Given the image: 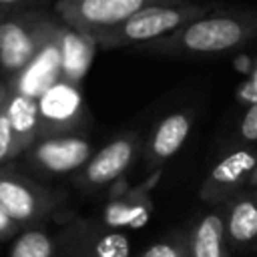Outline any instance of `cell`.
Segmentation results:
<instances>
[{
  "label": "cell",
  "mask_w": 257,
  "mask_h": 257,
  "mask_svg": "<svg viewBox=\"0 0 257 257\" xmlns=\"http://www.w3.org/2000/svg\"><path fill=\"white\" fill-rule=\"evenodd\" d=\"M2 16H4V14H0V18H2Z\"/></svg>",
  "instance_id": "484cf974"
},
{
  "label": "cell",
  "mask_w": 257,
  "mask_h": 257,
  "mask_svg": "<svg viewBox=\"0 0 257 257\" xmlns=\"http://www.w3.org/2000/svg\"><path fill=\"white\" fill-rule=\"evenodd\" d=\"M58 46H60V80L80 86L86 76L94 50L98 48L92 34L74 30L64 22L58 28Z\"/></svg>",
  "instance_id": "7c38bea8"
},
{
  "label": "cell",
  "mask_w": 257,
  "mask_h": 257,
  "mask_svg": "<svg viewBox=\"0 0 257 257\" xmlns=\"http://www.w3.org/2000/svg\"><path fill=\"white\" fill-rule=\"evenodd\" d=\"M62 24V20H60ZM60 28V26H58ZM58 28L50 40L40 48V52L22 68L16 76L8 78V88L14 94H24L30 98H40L54 82L60 80V46H58Z\"/></svg>",
  "instance_id": "30bf717a"
},
{
  "label": "cell",
  "mask_w": 257,
  "mask_h": 257,
  "mask_svg": "<svg viewBox=\"0 0 257 257\" xmlns=\"http://www.w3.org/2000/svg\"><path fill=\"white\" fill-rule=\"evenodd\" d=\"M40 2V0H0V14H10V12H18L24 10L26 6Z\"/></svg>",
  "instance_id": "44dd1931"
},
{
  "label": "cell",
  "mask_w": 257,
  "mask_h": 257,
  "mask_svg": "<svg viewBox=\"0 0 257 257\" xmlns=\"http://www.w3.org/2000/svg\"><path fill=\"white\" fill-rule=\"evenodd\" d=\"M58 197L36 181L2 167L0 169V209L20 227L34 225L54 211Z\"/></svg>",
  "instance_id": "8992f818"
},
{
  "label": "cell",
  "mask_w": 257,
  "mask_h": 257,
  "mask_svg": "<svg viewBox=\"0 0 257 257\" xmlns=\"http://www.w3.org/2000/svg\"><path fill=\"white\" fill-rule=\"evenodd\" d=\"M189 133H191V114L189 112L177 110V112L163 116L151 131L147 143L143 145L145 165L149 169H159L161 165L171 161L185 145Z\"/></svg>",
  "instance_id": "8fae6325"
},
{
  "label": "cell",
  "mask_w": 257,
  "mask_h": 257,
  "mask_svg": "<svg viewBox=\"0 0 257 257\" xmlns=\"http://www.w3.org/2000/svg\"><path fill=\"white\" fill-rule=\"evenodd\" d=\"M257 165V149L241 147L227 153L205 177L199 187V197L211 207L227 203L231 197L249 185L253 169Z\"/></svg>",
  "instance_id": "9c48e42d"
},
{
  "label": "cell",
  "mask_w": 257,
  "mask_h": 257,
  "mask_svg": "<svg viewBox=\"0 0 257 257\" xmlns=\"http://www.w3.org/2000/svg\"><path fill=\"white\" fill-rule=\"evenodd\" d=\"M10 257H54V239L42 229L28 227L14 239Z\"/></svg>",
  "instance_id": "2e32d148"
},
{
  "label": "cell",
  "mask_w": 257,
  "mask_h": 257,
  "mask_svg": "<svg viewBox=\"0 0 257 257\" xmlns=\"http://www.w3.org/2000/svg\"><path fill=\"white\" fill-rule=\"evenodd\" d=\"M18 157L16 145H14V135H12V124L8 118L6 104L0 110V169L6 167L8 161H14Z\"/></svg>",
  "instance_id": "ac0fdd59"
},
{
  "label": "cell",
  "mask_w": 257,
  "mask_h": 257,
  "mask_svg": "<svg viewBox=\"0 0 257 257\" xmlns=\"http://www.w3.org/2000/svg\"><path fill=\"white\" fill-rule=\"evenodd\" d=\"M239 137L245 143H257V102L249 104L239 122Z\"/></svg>",
  "instance_id": "d6986e66"
},
{
  "label": "cell",
  "mask_w": 257,
  "mask_h": 257,
  "mask_svg": "<svg viewBox=\"0 0 257 257\" xmlns=\"http://www.w3.org/2000/svg\"><path fill=\"white\" fill-rule=\"evenodd\" d=\"M141 257H191L189 255V239L173 235L149 245Z\"/></svg>",
  "instance_id": "e0dca14e"
},
{
  "label": "cell",
  "mask_w": 257,
  "mask_h": 257,
  "mask_svg": "<svg viewBox=\"0 0 257 257\" xmlns=\"http://www.w3.org/2000/svg\"><path fill=\"white\" fill-rule=\"evenodd\" d=\"M86 122V104L80 86L58 80L38 98L36 141L76 135Z\"/></svg>",
  "instance_id": "5b68a950"
},
{
  "label": "cell",
  "mask_w": 257,
  "mask_h": 257,
  "mask_svg": "<svg viewBox=\"0 0 257 257\" xmlns=\"http://www.w3.org/2000/svg\"><path fill=\"white\" fill-rule=\"evenodd\" d=\"M143 145L145 143L137 133H124L112 139L108 145L96 151L90 161L76 173V187L84 193H92L112 185L137 161Z\"/></svg>",
  "instance_id": "52a82bcc"
},
{
  "label": "cell",
  "mask_w": 257,
  "mask_h": 257,
  "mask_svg": "<svg viewBox=\"0 0 257 257\" xmlns=\"http://www.w3.org/2000/svg\"><path fill=\"white\" fill-rule=\"evenodd\" d=\"M92 143L84 135H60L36 141L26 151L28 165L44 175L78 173L92 157Z\"/></svg>",
  "instance_id": "ba28073f"
},
{
  "label": "cell",
  "mask_w": 257,
  "mask_h": 257,
  "mask_svg": "<svg viewBox=\"0 0 257 257\" xmlns=\"http://www.w3.org/2000/svg\"><path fill=\"white\" fill-rule=\"evenodd\" d=\"M211 10H213L211 4L197 0H175V2L153 4L133 14L131 18L122 20L120 24L94 34V40L98 48H106V50L141 46L179 30L181 26L209 14Z\"/></svg>",
  "instance_id": "7a4b0ae2"
},
{
  "label": "cell",
  "mask_w": 257,
  "mask_h": 257,
  "mask_svg": "<svg viewBox=\"0 0 257 257\" xmlns=\"http://www.w3.org/2000/svg\"><path fill=\"white\" fill-rule=\"evenodd\" d=\"M189 255L191 257H229L231 247L225 233V215L223 205L213 207L205 213L191 229Z\"/></svg>",
  "instance_id": "5bb4252c"
},
{
  "label": "cell",
  "mask_w": 257,
  "mask_h": 257,
  "mask_svg": "<svg viewBox=\"0 0 257 257\" xmlns=\"http://www.w3.org/2000/svg\"><path fill=\"white\" fill-rule=\"evenodd\" d=\"M223 215L231 251H247L257 245V203L251 191H241L223 203Z\"/></svg>",
  "instance_id": "4fadbf2b"
},
{
  "label": "cell",
  "mask_w": 257,
  "mask_h": 257,
  "mask_svg": "<svg viewBox=\"0 0 257 257\" xmlns=\"http://www.w3.org/2000/svg\"><path fill=\"white\" fill-rule=\"evenodd\" d=\"M6 110H8L10 124H12L16 153L20 157L22 153H26L36 143L38 100L30 98V96H24V94L10 92V96L6 100Z\"/></svg>",
  "instance_id": "9a60e30c"
},
{
  "label": "cell",
  "mask_w": 257,
  "mask_h": 257,
  "mask_svg": "<svg viewBox=\"0 0 257 257\" xmlns=\"http://www.w3.org/2000/svg\"><path fill=\"white\" fill-rule=\"evenodd\" d=\"M18 231H20V225H18L14 219H10V217L0 209V241H6V239H10V237H14Z\"/></svg>",
  "instance_id": "ffe728a7"
},
{
  "label": "cell",
  "mask_w": 257,
  "mask_h": 257,
  "mask_svg": "<svg viewBox=\"0 0 257 257\" xmlns=\"http://www.w3.org/2000/svg\"><path fill=\"white\" fill-rule=\"evenodd\" d=\"M257 38L255 10H225L205 14L191 20L179 30L135 46L139 52L185 58V56H215L247 46Z\"/></svg>",
  "instance_id": "6da1fadb"
},
{
  "label": "cell",
  "mask_w": 257,
  "mask_h": 257,
  "mask_svg": "<svg viewBox=\"0 0 257 257\" xmlns=\"http://www.w3.org/2000/svg\"><path fill=\"white\" fill-rule=\"evenodd\" d=\"M241 100H245V102H249V104L257 102V68H255L253 78H251V80L245 84V88L241 90Z\"/></svg>",
  "instance_id": "7402d4cb"
},
{
  "label": "cell",
  "mask_w": 257,
  "mask_h": 257,
  "mask_svg": "<svg viewBox=\"0 0 257 257\" xmlns=\"http://www.w3.org/2000/svg\"><path fill=\"white\" fill-rule=\"evenodd\" d=\"M249 187H251V189H257V165H255L253 175H251V179H249Z\"/></svg>",
  "instance_id": "cb8c5ba5"
},
{
  "label": "cell",
  "mask_w": 257,
  "mask_h": 257,
  "mask_svg": "<svg viewBox=\"0 0 257 257\" xmlns=\"http://www.w3.org/2000/svg\"><path fill=\"white\" fill-rule=\"evenodd\" d=\"M8 96H10V88H8V82H6V80H0V110L4 108V104H6Z\"/></svg>",
  "instance_id": "603a6c76"
},
{
  "label": "cell",
  "mask_w": 257,
  "mask_h": 257,
  "mask_svg": "<svg viewBox=\"0 0 257 257\" xmlns=\"http://www.w3.org/2000/svg\"><path fill=\"white\" fill-rule=\"evenodd\" d=\"M60 26V18L38 10H18L0 18V72L4 80L16 76Z\"/></svg>",
  "instance_id": "3957f363"
},
{
  "label": "cell",
  "mask_w": 257,
  "mask_h": 257,
  "mask_svg": "<svg viewBox=\"0 0 257 257\" xmlns=\"http://www.w3.org/2000/svg\"><path fill=\"white\" fill-rule=\"evenodd\" d=\"M251 193H253V199H255V203H257V189H251Z\"/></svg>",
  "instance_id": "d4e9b609"
},
{
  "label": "cell",
  "mask_w": 257,
  "mask_h": 257,
  "mask_svg": "<svg viewBox=\"0 0 257 257\" xmlns=\"http://www.w3.org/2000/svg\"><path fill=\"white\" fill-rule=\"evenodd\" d=\"M175 0H58L56 16L70 28L98 34L108 30L147 6Z\"/></svg>",
  "instance_id": "277c9868"
}]
</instances>
